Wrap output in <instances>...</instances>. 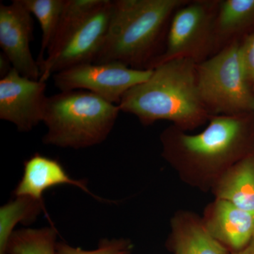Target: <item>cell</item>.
Segmentation results:
<instances>
[{
  "label": "cell",
  "mask_w": 254,
  "mask_h": 254,
  "mask_svg": "<svg viewBox=\"0 0 254 254\" xmlns=\"http://www.w3.org/2000/svg\"><path fill=\"white\" fill-rule=\"evenodd\" d=\"M252 114L214 115L196 134L172 125L160 134L162 155L182 181L200 190H211L225 172L252 154L247 151Z\"/></svg>",
  "instance_id": "obj_1"
},
{
  "label": "cell",
  "mask_w": 254,
  "mask_h": 254,
  "mask_svg": "<svg viewBox=\"0 0 254 254\" xmlns=\"http://www.w3.org/2000/svg\"><path fill=\"white\" fill-rule=\"evenodd\" d=\"M196 64L177 59L158 65L146 81L123 95L120 110L145 126L167 120L187 131L204 125L211 116L200 98Z\"/></svg>",
  "instance_id": "obj_2"
},
{
  "label": "cell",
  "mask_w": 254,
  "mask_h": 254,
  "mask_svg": "<svg viewBox=\"0 0 254 254\" xmlns=\"http://www.w3.org/2000/svg\"><path fill=\"white\" fill-rule=\"evenodd\" d=\"M187 0H115L109 27L94 63L150 69L161 55L170 20Z\"/></svg>",
  "instance_id": "obj_3"
},
{
  "label": "cell",
  "mask_w": 254,
  "mask_h": 254,
  "mask_svg": "<svg viewBox=\"0 0 254 254\" xmlns=\"http://www.w3.org/2000/svg\"><path fill=\"white\" fill-rule=\"evenodd\" d=\"M120 112L118 105L91 92L60 91L48 97L43 142L73 149L100 144L109 136Z\"/></svg>",
  "instance_id": "obj_4"
},
{
  "label": "cell",
  "mask_w": 254,
  "mask_h": 254,
  "mask_svg": "<svg viewBox=\"0 0 254 254\" xmlns=\"http://www.w3.org/2000/svg\"><path fill=\"white\" fill-rule=\"evenodd\" d=\"M200 98L210 116L254 113V91L246 76L240 42L196 64Z\"/></svg>",
  "instance_id": "obj_5"
},
{
  "label": "cell",
  "mask_w": 254,
  "mask_h": 254,
  "mask_svg": "<svg viewBox=\"0 0 254 254\" xmlns=\"http://www.w3.org/2000/svg\"><path fill=\"white\" fill-rule=\"evenodd\" d=\"M220 0H187L170 20L163 53L150 69L171 60L197 64L215 54L214 24Z\"/></svg>",
  "instance_id": "obj_6"
},
{
  "label": "cell",
  "mask_w": 254,
  "mask_h": 254,
  "mask_svg": "<svg viewBox=\"0 0 254 254\" xmlns=\"http://www.w3.org/2000/svg\"><path fill=\"white\" fill-rule=\"evenodd\" d=\"M152 73L153 69H137L118 63H88L55 73L53 78L60 91L91 92L119 105L127 91L146 81Z\"/></svg>",
  "instance_id": "obj_7"
},
{
  "label": "cell",
  "mask_w": 254,
  "mask_h": 254,
  "mask_svg": "<svg viewBox=\"0 0 254 254\" xmlns=\"http://www.w3.org/2000/svg\"><path fill=\"white\" fill-rule=\"evenodd\" d=\"M113 1L103 4L85 18L63 42L53 56L41 66L40 81L47 82L55 73L67 68L94 63L109 27Z\"/></svg>",
  "instance_id": "obj_8"
},
{
  "label": "cell",
  "mask_w": 254,
  "mask_h": 254,
  "mask_svg": "<svg viewBox=\"0 0 254 254\" xmlns=\"http://www.w3.org/2000/svg\"><path fill=\"white\" fill-rule=\"evenodd\" d=\"M46 83L25 77L14 68L0 79V119L28 132L44 120Z\"/></svg>",
  "instance_id": "obj_9"
},
{
  "label": "cell",
  "mask_w": 254,
  "mask_h": 254,
  "mask_svg": "<svg viewBox=\"0 0 254 254\" xmlns=\"http://www.w3.org/2000/svg\"><path fill=\"white\" fill-rule=\"evenodd\" d=\"M34 22L21 0L0 4V47L13 68L33 80L41 78V68L32 55Z\"/></svg>",
  "instance_id": "obj_10"
},
{
  "label": "cell",
  "mask_w": 254,
  "mask_h": 254,
  "mask_svg": "<svg viewBox=\"0 0 254 254\" xmlns=\"http://www.w3.org/2000/svg\"><path fill=\"white\" fill-rule=\"evenodd\" d=\"M203 225L211 236L229 250L247 247L254 237V215L235 205L215 198L205 208Z\"/></svg>",
  "instance_id": "obj_11"
},
{
  "label": "cell",
  "mask_w": 254,
  "mask_h": 254,
  "mask_svg": "<svg viewBox=\"0 0 254 254\" xmlns=\"http://www.w3.org/2000/svg\"><path fill=\"white\" fill-rule=\"evenodd\" d=\"M61 185L78 187L97 200H104L92 193L85 180L71 178L59 161L39 153H36L25 161L22 178L14 193L16 197L43 202V194L47 190Z\"/></svg>",
  "instance_id": "obj_12"
},
{
  "label": "cell",
  "mask_w": 254,
  "mask_h": 254,
  "mask_svg": "<svg viewBox=\"0 0 254 254\" xmlns=\"http://www.w3.org/2000/svg\"><path fill=\"white\" fill-rule=\"evenodd\" d=\"M168 245L175 254H229L225 246L215 240L202 218L190 211H179L170 222Z\"/></svg>",
  "instance_id": "obj_13"
},
{
  "label": "cell",
  "mask_w": 254,
  "mask_h": 254,
  "mask_svg": "<svg viewBox=\"0 0 254 254\" xmlns=\"http://www.w3.org/2000/svg\"><path fill=\"white\" fill-rule=\"evenodd\" d=\"M211 191L215 198L254 215V155L245 157L225 172Z\"/></svg>",
  "instance_id": "obj_14"
},
{
  "label": "cell",
  "mask_w": 254,
  "mask_h": 254,
  "mask_svg": "<svg viewBox=\"0 0 254 254\" xmlns=\"http://www.w3.org/2000/svg\"><path fill=\"white\" fill-rule=\"evenodd\" d=\"M254 23V0H220L214 24L215 54Z\"/></svg>",
  "instance_id": "obj_15"
},
{
  "label": "cell",
  "mask_w": 254,
  "mask_h": 254,
  "mask_svg": "<svg viewBox=\"0 0 254 254\" xmlns=\"http://www.w3.org/2000/svg\"><path fill=\"white\" fill-rule=\"evenodd\" d=\"M58 232L53 227L15 230L6 247L7 254H57Z\"/></svg>",
  "instance_id": "obj_16"
},
{
  "label": "cell",
  "mask_w": 254,
  "mask_h": 254,
  "mask_svg": "<svg viewBox=\"0 0 254 254\" xmlns=\"http://www.w3.org/2000/svg\"><path fill=\"white\" fill-rule=\"evenodd\" d=\"M44 209L43 202L16 197L0 208V254H6V247L14 227L20 222L34 220Z\"/></svg>",
  "instance_id": "obj_17"
},
{
  "label": "cell",
  "mask_w": 254,
  "mask_h": 254,
  "mask_svg": "<svg viewBox=\"0 0 254 254\" xmlns=\"http://www.w3.org/2000/svg\"><path fill=\"white\" fill-rule=\"evenodd\" d=\"M26 9L36 16L41 25V46L38 62L40 68L45 54L54 38L66 0H21Z\"/></svg>",
  "instance_id": "obj_18"
},
{
  "label": "cell",
  "mask_w": 254,
  "mask_h": 254,
  "mask_svg": "<svg viewBox=\"0 0 254 254\" xmlns=\"http://www.w3.org/2000/svg\"><path fill=\"white\" fill-rule=\"evenodd\" d=\"M104 0H66L59 24L53 41L47 51V58L57 53L69 33Z\"/></svg>",
  "instance_id": "obj_19"
},
{
  "label": "cell",
  "mask_w": 254,
  "mask_h": 254,
  "mask_svg": "<svg viewBox=\"0 0 254 254\" xmlns=\"http://www.w3.org/2000/svg\"><path fill=\"white\" fill-rule=\"evenodd\" d=\"M131 250V242L125 239H105L100 241L98 248L91 251L73 247L63 242L57 245V254H129Z\"/></svg>",
  "instance_id": "obj_20"
},
{
  "label": "cell",
  "mask_w": 254,
  "mask_h": 254,
  "mask_svg": "<svg viewBox=\"0 0 254 254\" xmlns=\"http://www.w3.org/2000/svg\"><path fill=\"white\" fill-rule=\"evenodd\" d=\"M240 52L246 76L254 91V31L240 42Z\"/></svg>",
  "instance_id": "obj_21"
},
{
  "label": "cell",
  "mask_w": 254,
  "mask_h": 254,
  "mask_svg": "<svg viewBox=\"0 0 254 254\" xmlns=\"http://www.w3.org/2000/svg\"><path fill=\"white\" fill-rule=\"evenodd\" d=\"M13 66L9 59L2 53L0 54V77L4 78L11 71Z\"/></svg>",
  "instance_id": "obj_22"
},
{
  "label": "cell",
  "mask_w": 254,
  "mask_h": 254,
  "mask_svg": "<svg viewBox=\"0 0 254 254\" xmlns=\"http://www.w3.org/2000/svg\"><path fill=\"white\" fill-rule=\"evenodd\" d=\"M230 254H254V237L245 248L237 252H230Z\"/></svg>",
  "instance_id": "obj_23"
}]
</instances>
